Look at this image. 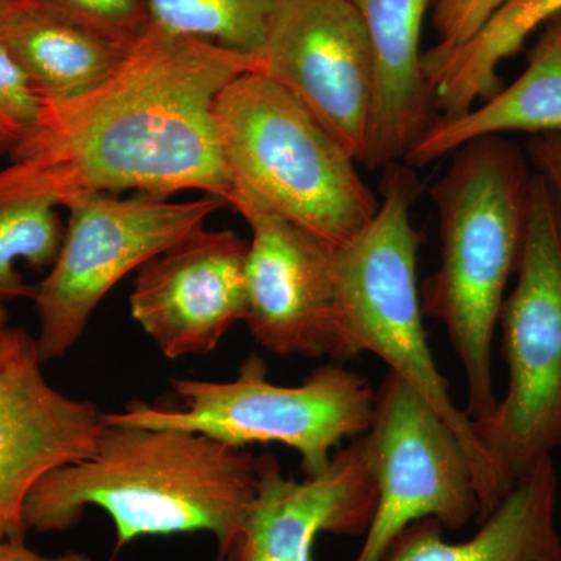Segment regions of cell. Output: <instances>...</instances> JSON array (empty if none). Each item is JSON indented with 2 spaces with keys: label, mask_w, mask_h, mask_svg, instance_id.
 Segmentation results:
<instances>
[{
  "label": "cell",
  "mask_w": 561,
  "mask_h": 561,
  "mask_svg": "<svg viewBox=\"0 0 561 561\" xmlns=\"http://www.w3.org/2000/svg\"><path fill=\"white\" fill-rule=\"evenodd\" d=\"M260 60L151 24L124 60L90 90L44 99L35 135L0 186L55 208L88 194L138 190L165 198L203 191L228 202L214 106Z\"/></svg>",
  "instance_id": "1"
},
{
  "label": "cell",
  "mask_w": 561,
  "mask_h": 561,
  "mask_svg": "<svg viewBox=\"0 0 561 561\" xmlns=\"http://www.w3.org/2000/svg\"><path fill=\"white\" fill-rule=\"evenodd\" d=\"M559 476L542 459L508 491L470 540L448 542L435 518L412 523L381 561H561L557 529Z\"/></svg>",
  "instance_id": "16"
},
{
  "label": "cell",
  "mask_w": 561,
  "mask_h": 561,
  "mask_svg": "<svg viewBox=\"0 0 561 561\" xmlns=\"http://www.w3.org/2000/svg\"><path fill=\"white\" fill-rule=\"evenodd\" d=\"M0 561H92L83 552H65L60 556H43L33 551L25 541L0 540Z\"/></svg>",
  "instance_id": "26"
},
{
  "label": "cell",
  "mask_w": 561,
  "mask_h": 561,
  "mask_svg": "<svg viewBox=\"0 0 561 561\" xmlns=\"http://www.w3.org/2000/svg\"><path fill=\"white\" fill-rule=\"evenodd\" d=\"M227 205L208 194L180 203L147 194L127 201L88 194L69 202L60 253L32 297L43 364L76 346L95 308L122 278L202 228Z\"/></svg>",
  "instance_id": "8"
},
{
  "label": "cell",
  "mask_w": 561,
  "mask_h": 561,
  "mask_svg": "<svg viewBox=\"0 0 561 561\" xmlns=\"http://www.w3.org/2000/svg\"><path fill=\"white\" fill-rule=\"evenodd\" d=\"M228 205L249 224L247 317L254 341L279 356L354 359L343 319L335 250L232 184Z\"/></svg>",
  "instance_id": "10"
},
{
  "label": "cell",
  "mask_w": 561,
  "mask_h": 561,
  "mask_svg": "<svg viewBox=\"0 0 561 561\" xmlns=\"http://www.w3.org/2000/svg\"><path fill=\"white\" fill-rule=\"evenodd\" d=\"M95 35L131 49L149 31V0H41Z\"/></svg>",
  "instance_id": "23"
},
{
  "label": "cell",
  "mask_w": 561,
  "mask_h": 561,
  "mask_svg": "<svg viewBox=\"0 0 561 561\" xmlns=\"http://www.w3.org/2000/svg\"><path fill=\"white\" fill-rule=\"evenodd\" d=\"M431 187L440 227V265L420 289L424 317L448 332L468 382L472 423L497 408L491 351L504 294L522 261L531 171L526 151L502 136H483L456 151Z\"/></svg>",
  "instance_id": "3"
},
{
  "label": "cell",
  "mask_w": 561,
  "mask_h": 561,
  "mask_svg": "<svg viewBox=\"0 0 561 561\" xmlns=\"http://www.w3.org/2000/svg\"><path fill=\"white\" fill-rule=\"evenodd\" d=\"M382 169L375 219L334 253L346 334L356 356H378L457 435L474 472L481 524L511 490L482 448L474 423L454 404L449 382L438 370L427 343L416 280L421 238L412 220L421 192L419 175L404 161Z\"/></svg>",
  "instance_id": "4"
},
{
  "label": "cell",
  "mask_w": 561,
  "mask_h": 561,
  "mask_svg": "<svg viewBox=\"0 0 561 561\" xmlns=\"http://www.w3.org/2000/svg\"><path fill=\"white\" fill-rule=\"evenodd\" d=\"M105 423L91 457L33 486L25 529H72L98 507L113 519L119 548L144 537L206 531L224 556L256 496L260 457L201 432Z\"/></svg>",
  "instance_id": "2"
},
{
  "label": "cell",
  "mask_w": 561,
  "mask_h": 561,
  "mask_svg": "<svg viewBox=\"0 0 561 561\" xmlns=\"http://www.w3.org/2000/svg\"><path fill=\"white\" fill-rule=\"evenodd\" d=\"M359 13L375 62V94L360 164L402 161L438 119L421 69V32L432 0H348Z\"/></svg>",
  "instance_id": "15"
},
{
  "label": "cell",
  "mask_w": 561,
  "mask_h": 561,
  "mask_svg": "<svg viewBox=\"0 0 561 561\" xmlns=\"http://www.w3.org/2000/svg\"><path fill=\"white\" fill-rule=\"evenodd\" d=\"M7 328H9V313H7L5 305L0 302V341H2Z\"/></svg>",
  "instance_id": "27"
},
{
  "label": "cell",
  "mask_w": 561,
  "mask_h": 561,
  "mask_svg": "<svg viewBox=\"0 0 561 561\" xmlns=\"http://www.w3.org/2000/svg\"><path fill=\"white\" fill-rule=\"evenodd\" d=\"M511 131L561 133V18L546 25L515 83L463 116L438 117L402 161L413 169L424 168L472 139Z\"/></svg>",
  "instance_id": "17"
},
{
  "label": "cell",
  "mask_w": 561,
  "mask_h": 561,
  "mask_svg": "<svg viewBox=\"0 0 561 561\" xmlns=\"http://www.w3.org/2000/svg\"><path fill=\"white\" fill-rule=\"evenodd\" d=\"M378 500L353 561H381L412 523L435 518L459 530L481 512L474 472L451 427L393 373L376 390L375 413L362 435Z\"/></svg>",
  "instance_id": "9"
},
{
  "label": "cell",
  "mask_w": 561,
  "mask_h": 561,
  "mask_svg": "<svg viewBox=\"0 0 561 561\" xmlns=\"http://www.w3.org/2000/svg\"><path fill=\"white\" fill-rule=\"evenodd\" d=\"M43 95L0 44V154L16 157L38 128Z\"/></svg>",
  "instance_id": "22"
},
{
  "label": "cell",
  "mask_w": 561,
  "mask_h": 561,
  "mask_svg": "<svg viewBox=\"0 0 561 561\" xmlns=\"http://www.w3.org/2000/svg\"><path fill=\"white\" fill-rule=\"evenodd\" d=\"M171 383L183 408L133 401L122 412H105V421L201 432L242 449L279 443L300 454L301 470L311 478L330 465L342 442L367 434L375 413L376 390L341 364L321 365L300 386H276L268 381L264 360L250 354L232 381Z\"/></svg>",
  "instance_id": "6"
},
{
  "label": "cell",
  "mask_w": 561,
  "mask_h": 561,
  "mask_svg": "<svg viewBox=\"0 0 561 561\" xmlns=\"http://www.w3.org/2000/svg\"><path fill=\"white\" fill-rule=\"evenodd\" d=\"M378 490L360 437L332 454L320 474L295 481L278 460L260 457L256 496L241 534L220 559L312 561L320 535L360 537L370 526Z\"/></svg>",
  "instance_id": "14"
},
{
  "label": "cell",
  "mask_w": 561,
  "mask_h": 561,
  "mask_svg": "<svg viewBox=\"0 0 561 561\" xmlns=\"http://www.w3.org/2000/svg\"><path fill=\"white\" fill-rule=\"evenodd\" d=\"M220 561H230V560H228V559H220Z\"/></svg>",
  "instance_id": "29"
},
{
  "label": "cell",
  "mask_w": 561,
  "mask_h": 561,
  "mask_svg": "<svg viewBox=\"0 0 561 561\" xmlns=\"http://www.w3.org/2000/svg\"><path fill=\"white\" fill-rule=\"evenodd\" d=\"M516 286L502 305L505 397L476 435L508 490L561 449V230L534 172Z\"/></svg>",
  "instance_id": "7"
},
{
  "label": "cell",
  "mask_w": 561,
  "mask_h": 561,
  "mask_svg": "<svg viewBox=\"0 0 561 561\" xmlns=\"http://www.w3.org/2000/svg\"><path fill=\"white\" fill-rule=\"evenodd\" d=\"M279 0H149L151 24L257 57Z\"/></svg>",
  "instance_id": "21"
},
{
  "label": "cell",
  "mask_w": 561,
  "mask_h": 561,
  "mask_svg": "<svg viewBox=\"0 0 561 561\" xmlns=\"http://www.w3.org/2000/svg\"><path fill=\"white\" fill-rule=\"evenodd\" d=\"M35 337L0 341V540L25 541L24 504L50 471L88 459L106 423L94 402L61 393L43 375Z\"/></svg>",
  "instance_id": "12"
},
{
  "label": "cell",
  "mask_w": 561,
  "mask_h": 561,
  "mask_svg": "<svg viewBox=\"0 0 561 561\" xmlns=\"http://www.w3.org/2000/svg\"><path fill=\"white\" fill-rule=\"evenodd\" d=\"M561 18V0H508L467 43L434 46L421 58L424 80L442 119L463 116L502 90L501 62L522 50L541 25Z\"/></svg>",
  "instance_id": "19"
},
{
  "label": "cell",
  "mask_w": 561,
  "mask_h": 561,
  "mask_svg": "<svg viewBox=\"0 0 561 561\" xmlns=\"http://www.w3.org/2000/svg\"><path fill=\"white\" fill-rule=\"evenodd\" d=\"M257 60V72L290 91L360 162L375 62L364 22L348 0H279Z\"/></svg>",
  "instance_id": "11"
},
{
  "label": "cell",
  "mask_w": 561,
  "mask_h": 561,
  "mask_svg": "<svg viewBox=\"0 0 561 561\" xmlns=\"http://www.w3.org/2000/svg\"><path fill=\"white\" fill-rule=\"evenodd\" d=\"M508 0H432V24L440 49L470 41Z\"/></svg>",
  "instance_id": "24"
},
{
  "label": "cell",
  "mask_w": 561,
  "mask_h": 561,
  "mask_svg": "<svg viewBox=\"0 0 561 561\" xmlns=\"http://www.w3.org/2000/svg\"><path fill=\"white\" fill-rule=\"evenodd\" d=\"M247 253L236 232L202 227L139 268L131 316L165 357L208 354L245 321Z\"/></svg>",
  "instance_id": "13"
},
{
  "label": "cell",
  "mask_w": 561,
  "mask_h": 561,
  "mask_svg": "<svg viewBox=\"0 0 561 561\" xmlns=\"http://www.w3.org/2000/svg\"><path fill=\"white\" fill-rule=\"evenodd\" d=\"M0 44L20 62L43 99L90 90L130 49L117 46L41 0H18L0 14Z\"/></svg>",
  "instance_id": "18"
},
{
  "label": "cell",
  "mask_w": 561,
  "mask_h": 561,
  "mask_svg": "<svg viewBox=\"0 0 561 561\" xmlns=\"http://www.w3.org/2000/svg\"><path fill=\"white\" fill-rule=\"evenodd\" d=\"M50 203L21 197L0 187V302L31 298L35 286L25 283L16 265L43 271L60 253L65 230Z\"/></svg>",
  "instance_id": "20"
},
{
  "label": "cell",
  "mask_w": 561,
  "mask_h": 561,
  "mask_svg": "<svg viewBox=\"0 0 561 561\" xmlns=\"http://www.w3.org/2000/svg\"><path fill=\"white\" fill-rule=\"evenodd\" d=\"M18 0H0V14L3 13V11H7L10 9L11 5H14Z\"/></svg>",
  "instance_id": "28"
},
{
  "label": "cell",
  "mask_w": 561,
  "mask_h": 561,
  "mask_svg": "<svg viewBox=\"0 0 561 561\" xmlns=\"http://www.w3.org/2000/svg\"><path fill=\"white\" fill-rule=\"evenodd\" d=\"M221 157L245 187L331 250L379 209L356 161L290 91L261 72L232 80L214 106Z\"/></svg>",
  "instance_id": "5"
},
{
  "label": "cell",
  "mask_w": 561,
  "mask_h": 561,
  "mask_svg": "<svg viewBox=\"0 0 561 561\" xmlns=\"http://www.w3.org/2000/svg\"><path fill=\"white\" fill-rule=\"evenodd\" d=\"M524 151L531 171L537 173L548 187L561 230V133L531 135Z\"/></svg>",
  "instance_id": "25"
}]
</instances>
